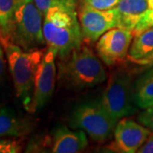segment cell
I'll return each instance as SVG.
<instances>
[{"label":"cell","mask_w":153,"mask_h":153,"mask_svg":"<svg viewBox=\"0 0 153 153\" xmlns=\"http://www.w3.org/2000/svg\"><path fill=\"white\" fill-rule=\"evenodd\" d=\"M43 32L48 48L60 60L82 46L83 39L76 10L50 8L44 16Z\"/></svg>","instance_id":"6da1fadb"},{"label":"cell","mask_w":153,"mask_h":153,"mask_svg":"<svg viewBox=\"0 0 153 153\" xmlns=\"http://www.w3.org/2000/svg\"><path fill=\"white\" fill-rule=\"evenodd\" d=\"M59 76L66 87L84 89L105 82L106 71L100 58L92 49L82 45L60 60Z\"/></svg>","instance_id":"7a4b0ae2"},{"label":"cell","mask_w":153,"mask_h":153,"mask_svg":"<svg viewBox=\"0 0 153 153\" xmlns=\"http://www.w3.org/2000/svg\"><path fill=\"white\" fill-rule=\"evenodd\" d=\"M13 79L16 96L22 99L26 109L31 102L33 85L38 66L47 49L26 51L10 42L1 43Z\"/></svg>","instance_id":"3957f363"},{"label":"cell","mask_w":153,"mask_h":153,"mask_svg":"<svg viewBox=\"0 0 153 153\" xmlns=\"http://www.w3.org/2000/svg\"><path fill=\"white\" fill-rule=\"evenodd\" d=\"M43 17L34 0H18L9 42L26 51L42 49L46 44Z\"/></svg>","instance_id":"277c9868"},{"label":"cell","mask_w":153,"mask_h":153,"mask_svg":"<svg viewBox=\"0 0 153 153\" xmlns=\"http://www.w3.org/2000/svg\"><path fill=\"white\" fill-rule=\"evenodd\" d=\"M71 128L83 130L94 141L108 140L114 132L116 123L101 102H86L78 105L71 112Z\"/></svg>","instance_id":"5b68a950"},{"label":"cell","mask_w":153,"mask_h":153,"mask_svg":"<svg viewBox=\"0 0 153 153\" xmlns=\"http://www.w3.org/2000/svg\"><path fill=\"white\" fill-rule=\"evenodd\" d=\"M131 76L125 70H116L110 75L101 104L115 123L133 113Z\"/></svg>","instance_id":"8992f818"},{"label":"cell","mask_w":153,"mask_h":153,"mask_svg":"<svg viewBox=\"0 0 153 153\" xmlns=\"http://www.w3.org/2000/svg\"><path fill=\"white\" fill-rule=\"evenodd\" d=\"M56 54L53 49H46L44 58L39 64L36 73L33 96L27 110L36 112L41 110L49 102L55 90L56 79Z\"/></svg>","instance_id":"52a82bcc"},{"label":"cell","mask_w":153,"mask_h":153,"mask_svg":"<svg viewBox=\"0 0 153 153\" xmlns=\"http://www.w3.org/2000/svg\"><path fill=\"white\" fill-rule=\"evenodd\" d=\"M82 39L87 43L97 41L104 33L118 25V15L116 9L99 10L82 4L77 13Z\"/></svg>","instance_id":"ba28073f"},{"label":"cell","mask_w":153,"mask_h":153,"mask_svg":"<svg viewBox=\"0 0 153 153\" xmlns=\"http://www.w3.org/2000/svg\"><path fill=\"white\" fill-rule=\"evenodd\" d=\"M134 38V32L127 29L112 28L104 33L96 44V52L106 66H112L128 56Z\"/></svg>","instance_id":"9c48e42d"},{"label":"cell","mask_w":153,"mask_h":153,"mask_svg":"<svg viewBox=\"0 0 153 153\" xmlns=\"http://www.w3.org/2000/svg\"><path fill=\"white\" fill-rule=\"evenodd\" d=\"M151 133L149 128L140 125L135 121L123 118L115 127L113 132L115 144L123 152H137Z\"/></svg>","instance_id":"30bf717a"},{"label":"cell","mask_w":153,"mask_h":153,"mask_svg":"<svg viewBox=\"0 0 153 153\" xmlns=\"http://www.w3.org/2000/svg\"><path fill=\"white\" fill-rule=\"evenodd\" d=\"M88 146L86 133L83 130L73 131L60 126L53 131L51 137V152L76 153L82 152Z\"/></svg>","instance_id":"8fae6325"},{"label":"cell","mask_w":153,"mask_h":153,"mask_svg":"<svg viewBox=\"0 0 153 153\" xmlns=\"http://www.w3.org/2000/svg\"><path fill=\"white\" fill-rule=\"evenodd\" d=\"M116 10L118 15L117 27L133 31L140 16L149 9L148 0H121Z\"/></svg>","instance_id":"7c38bea8"},{"label":"cell","mask_w":153,"mask_h":153,"mask_svg":"<svg viewBox=\"0 0 153 153\" xmlns=\"http://www.w3.org/2000/svg\"><path fill=\"white\" fill-rule=\"evenodd\" d=\"M29 123L21 118L10 107L0 108V138L21 137L30 132Z\"/></svg>","instance_id":"4fadbf2b"},{"label":"cell","mask_w":153,"mask_h":153,"mask_svg":"<svg viewBox=\"0 0 153 153\" xmlns=\"http://www.w3.org/2000/svg\"><path fill=\"white\" fill-rule=\"evenodd\" d=\"M152 55L153 27L134 34V39L127 57L132 62L139 64Z\"/></svg>","instance_id":"5bb4252c"},{"label":"cell","mask_w":153,"mask_h":153,"mask_svg":"<svg viewBox=\"0 0 153 153\" xmlns=\"http://www.w3.org/2000/svg\"><path fill=\"white\" fill-rule=\"evenodd\" d=\"M134 100L136 104L143 109L153 105V70H149L138 80Z\"/></svg>","instance_id":"9a60e30c"},{"label":"cell","mask_w":153,"mask_h":153,"mask_svg":"<svg viewBox=\"0 0 153 153\" xmlns=\"http://www.w3.org/2000/svg\"><path fill=\"white\" fill-rule=\"evenodd\" d=\"M18 0H0V42H9Z\"/></svg>","instance_id":"2e32d148"},{"label":"cell","mask_w":153,"mask_h":153,"mask_svg":"<svg viewBox=\"0 0 153 153\" xmlns=\"http://www.w3.org/2000/svg\"><path fill=\"white\" fill-rule=\"evenodd\" d=\"M34 2L44 16L50 8L61 7L76 10V0H34Z\"/></svg>","instance_id":"e0dca14e"},{"label":"cell","mask_w":153,"mask_h":153,"mask_svg":"<svg viewBox=\"0 0 153 153\" xmlns=\"http://www.w3.org/2000/svg\"><path fill=\"white\" fill-rule=\"evenodd\" d=\"M121 0H82L83 4L99 10H109L115 9Z\"/></svg>","instance_id":"ac0fdd59"},{"label":"cell","mask_w":153,"mask_h":153,"mask_svg":"<svg viewBox=\"0 0 153 153\" xmlns=\"http://www.w3.org/2000/svg\"><path fill=\"white\" fill-rule=\"evenodd\" d=\"M22 148V141L19 140L0 139V153L21 152Z\"/></svg>","instance_id":"d6986e66"},{"label":"cell","mask_w":153,"mask_h":153,"mask_svg":"<svg viewBox=\"0 0 153 153\" xmlns=\"http://www.w3.org/2000/svg\"><path fill=\"white\" fill-rule=\"evenodd\" d=\"M153 27V10L148 9L140 16L139 22L134 30V34L142 32L146 29Z\"/></svg>","instance_id":"ffe728a7"},{"label":"cell","mask_w":153,"mask_h":153,"mask_svg":"<svg viewBox=\"0 0 153 153\" xmlns=\"http://www.w3.org/2000/svg\"><path fill=\"white\" fill-rule=\"evenodd\" d=\"M139 122L153 132V105L144 110L138 117Z\"/></svg>","instance_id":"44dd1931"},{"label":"cell","mask_w":153,"mask_h":153,"mask_svg":"<svg viewBox=\"0 0 153 153\" xmlns=\"http://www.w3.org/2000/svg\"><path fill=\"white\" fill-rule=\"evenodd\" d=\"M6 55L3 44L0 42V87L4 82L6 71Z\"/></svg>","instance_id":"7402d4cb"},{"label":"cell","mask_w":153,"mask_h":153,"mask_svg":"<svg viewBox=\"0 0 153 153\" xmlns=\"http://www.w3.org/2000/svg\"><path fill=\"white\" fill-rule=\"evenodd\" d=\"M139 153H153V133H151L146 142L138 150Z\"/></svg>","instance_id":"603a6c76"},{"label":"cell","mask_w":153,"mask_h":153,"mask_svg":"<svg viewBox=\"0 0 153 153\" xmlns=\"http://www.w3.org/2000/svg\"><path fill=\"white\" fill-rule=\"evenodd\" d=\"M138 65L146 66L148 68H151V70H153V55H151L150 57H148L147 59L140 61Z\"/></svg>","instance_id":"cb8c5ba5"},{"label":"cell","mask_w":153,"mask_h":153,"mask_svg":"<svg viewBox=\"0 0 153 153\" xmlns=\"http://www.w3.org/2000/svg\"><path fill=\"white\" fill-rule=\"evenodd\" d=\"M148 4H149V9L153 10V0H148Z\"/></svg>","instance_id":"d4e9b609"},{"label":"cell","mask_w":153,"mask_h":153,"mask_svg":"<svg viewBox=\"0 0 153 153\" xmlns=\"http://www.w3.org/2000/svg\"><path fill=\"white\" fill-rule=\"evenodd\" d=\"M0 39H1V34H0Z\"/></svg>","instance_id":"484cf974"},{"label":"cell","mask_w":153,"mask_h":153,"mask_svg":"<svg viewBox=\"0 0 153 153\" xmlns=\"http://www.w3.org/2000/svg\"><path fill=\"white\" fill-rule=\"evenodd\" d=\"M150 70H151V69H150Z\"/></svg>","instance_id":"4316f807"}]
</instances>
